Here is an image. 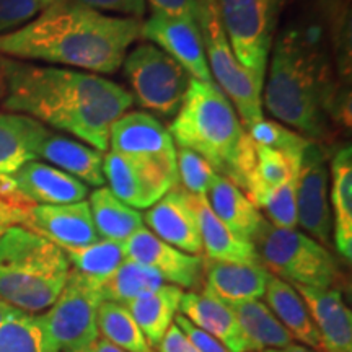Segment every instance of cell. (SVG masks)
Segmentation results:
<instances>
[{
    "label": "cell",
    "instance_id": "obj_1",
    "mask_svg": "<svg viewBox=\"0 0 352 352\" xmlns=\"http://www.w3.org/2000/svg\"><path fill=\"white\" fill-rule=\"evenodd\" d=\"M328 34V0H314L310 20L303 16L276 34L263 87V108L311 142L328 138L331 121H346V114L349 118L351 100L344 98L349 94L338 87L333 57L340 56L347 72L351 64L342 59L336 44L327 41ZM341 74L347 77L342 69Z\"/></svg>",
    "mask_w": 352,
    "mask_h": 352
},
{
    "label": "cell",
    "instance_id": "obj_2",
    "mask_svg": "<svg viewBox=\"0 0 352 352\" xmlns=\"http://www.w3.org/2000/svg\"><path fill=\"white\" fill-rule=\"evenodd\" d=\"M2 107L74 135L100 152L109 132L134 100L131 91L85 70L38 65L0 56Z\"/></svg>",
    "mask_w": 352,
    "mask_h": 352
},
{
    "label": "cell",
    "instance_id": "obj_3",
    "mask_svg": "<svg viewBox=\"0 0 352 352\" xmlns=\"http://www.w3.org/2000/svg\"><path fill=\"white\" fill-rule=\"evenodd\" d=\"M140 38V20L104 15L76 0H59L15 32L0 34V56L113 74Z\"/></svg>",
    "mask_w": 352,
    "mask_h": 352
},
{
    "label": "cell",
    "instance_id": "obj_4",
    "mask_svg": "<svg viewBox=\"0 0 352 352\" xmlns=\"http://www.w3.org/2000/svg\"><path fill=\"white\" fill-rule=\"evenodd\" d=\"M168 132L179 148L196 152L215 173L243 189L253 165L254 142L214 80L191 78Z\"/></svg>",
    "mask_w": 352,
    "mask_h": 352
},
{
    "label": "cell",
    "instance_id": "obj_5",
    "mask_svg": "<svg viewBox=\"0 0 352 352\" xmlns=\"http://www.w3.org/2000/svg\"><path fill=\"white\" fill-rule=\"evenodd\" d=\"M70 272L64 250L25 226L0 239V300L30 315L46 311Z\"/></svg>",
    "mask_w": 352,
    "mask_h": 352
},
{
    "label": "cell",
    "instance_id": "obj_6",
    "mask_svg": "<svg viewBox=\"0 0 352 352\" xmlns=\"http://www.w3.org/2000/svg\"><path fill=\"white\" fill-rule=\"evenodd\" d=\"M267 272L292 285L336 289L341 271L331 252L296 228H277L266 220L253 240Z\"/></svg>",
    "mask_w": 352,
    "mask_h": 352
},
{
    "label": "cell",
    "instance_id": "obj_7",
    "mask_svg": "<svg viewBox=\"0 0 352 352\" xmlns=\"http://www.w3.org/2000/svg\"><path fill=\"white\" fill-rule=\"evenodd\" d=\"M219 19L239 63L264 87L280 13L290 0H215Z\"/></svg>",
    "mask_w": 352,
    "mask_h": 352
},
{
    "label": "cell",
    "instance_id": "obj_8",
    "mask_svg": "<svg viewBox=\"0 0 352 352\" xmlns=\"http://www.w3.org/2000/svg\"><path fill=\"white\" fill-rule=\"evenodd\" d=\"M122 67L132 100L139 107L157 116L175 118L191 77L173 57L152 43H144L127 52Z\"/></svg>",
    "mask_w": 352,
    "mask_h": 352
},
{
    "label": "cell",
    "instance_id": "obj_9",
    "mask_svg": "<svg viewBox=\"0 0 352 352\" xmlns=\"http://www.w3.org/2000/svg\"><path fill=\"white\" fill-rule=\"evenodd\" d=\"M197 23L204 38L210 77L215 78L214 83L230 100L241 124L248 129L264 120L263 87L233 54L220 23L217 6L197 12Z\"/></svg>",
    "mask_w": 352,
    "mask_h": 352
},
{
    "label": "cell",
    "instance_id": "obj_10",
    "mask_svg": "<svg viewBox=\"0 0 352 352\" xmlns=\"http://www.w3.org/2000/svg\"><path fill=\"white\" fill-rule=\"evenodd\" d=\"M103 302L100 284L70 270L56 302L39 315L47 336L59 352H85L98 341V308Z\"/></svg>",
    "mask_w": 352,
    "mask_h": 352
},
{
    "label": "cell",
    "instance_id": "obj_11",
    "mask_svg": "<svg viewBox=\"0 0 352 352\" xmlns=\"http://www.w3.org/2000/svg\"><path fill=\"white\" fill-rule=\"evenodd\" d=\"M329 160L320 142H310L302 155L297 178V222L323 246L333 243V217L328 197Z\"/></svg>",
    "mask_w": 352,
    "mask_h": 352
},
{
    "label": "cell",
    "instance_id": "obj_12",
    "mask_svg": "<svg viewBox=\"0 0 352 352\" xmlns=\"http://www.w3.org/2000/svg\"><path fill=\"white\" fill-rule=\"evenodd\" d=\"M103 175L109 191L134 209H151L178 184V176L162 166L116 152L104 155Z\"/></svg>",
    "mask_w": 352,
    "mask_h": 352
},
{
    "label": "cell",
    "instance_id": "obj_13",
    "mask_svg": "<svg viewBox=\"0 0 352 352\" xmlns=\"http://www.w3.org/2000/svg\"><path fill=\"white\" fill-rule=\"evenodd\" d=\"M140 36L173 57L191 78L212 82L204 38L195 19L151 13V16L140 23Z\"/></svg>",
    "mask_w": 352,
    "mask_h": 352
},
{
    "label": "cell",
    "instance_id": "obj_14",
    "mask_svg": "<svg viewBox=\"0 0 352 352\" xmlns=\"http://www.w3.org/2000/svg\"><path fill=\"white\" fill-rule=\"evenodd\" d=\"M109 147L111 152L144 158L178 176L175 142L168 129L153 114L140 111L122 114L109 132Z\"/></svg>",
    "mask_w": 352,
    "mask_h": 352
},
{
    "label": "cell",
    "instance_id": "obj_15",
    "mask_svg": "<svg viewBox=\"0 0 352 352\" xmlns=\"http://www.w3.org/2000/svg\"><path fill=\"white\" fill-rule=\"evenodd\" d=\"M126 256L155 271L165 283L179 289H196L204 274V258L175 248L142 227L124 241Z\"/></svg>",
    "mask_w": 352,
    "mask_h": 352
},
{
    "label": "cell",
    "instance_id": "obj_16",
    "mask_svg": "<svg viewBox=\"0 0 352 352\" xmlns=\"http://www.w3.org/2000/svg\"><path fill=\"white\" fill-rule=\"evenodd\" d=\"M142 217L153 235L165 243L195 256L202 254L195 196L183 188L170 189Z\"/></svg>",
    "mask_w": 352,
    "mask_h": 352
},
{
    "label": "cell",
    "instance_id": "obj_17",
    "mask_svg": "<svg viewBox=\"0 0 352 352\" xmlns=\"http://www.w3.org/2000/svg\"><path fill=\"white\" fill-rule=\"evenodd\" d=\"M25 227L63 250L80 248L100 239L88 201L57 206H32Z\"/></svg>",
    "mask_w": 352,
    "mask_h": 352
},
{
    "label": "cell",
    "instance_id": "obj_18",
    "mask_svg": "<svg viewBox=\"0 0 352 352\" xmlns=\"http://www.w3.org/2000/svg\"><path fill=\"white\" fill-rule=\"evenodd\" d=\"M13 192L32 206H57L85 201L87 184L46 162L32 160L8 178Z\"/></svg>",
    "mask_w": 352,
    "mask_h": 352
},
{
    "label": "cell",
    "instance_id": "obj_19",
    "mask_svg": "<svg viewBox=\"0 0 352 352\" xmlns=\"http://www.w3.org/2000/svg\"><path fill=\"white\" fill-rule=\"evenodd\" d=\"M320 334L323 352H352V315L338 289L294 285Z\"/></svg>",
    "mask_w": 352,
    "mask_h": 352
},
{
    "label": "cell",
    "instance_id": "obj_20",
    "mask_svg": "<svg viewBox=\"0 0 352 352\" xmlns=\"http://www.w3.org/2000/svg\"><path fill=\"white\" fill-rule=\"evenodd\" d=\"M179 314L215 338L228 352H254L232 308L204 292L183 294Z\"/></svg>",
    "mask_w": 352,
    "mask_h": 352
},
{
    "label": "cell",
    "instance_id": "obj_21",
    "mask_svg": "<svg viewBox=\"0 0 352 352\" xmlns=\"http://www.w3.org/2000/svg\"><path fill=\"white\" fill-rule=\"evenodd\" d=\"M204 294L217 298L226 305H236L250 300H259L266 292L270 272L261 263L236 264L204 261Z\"/></svg>",
    "mask_w": 352,
    "mask_h": 352
},
{
    "label": "cell",
    "instance_id": "obj_22",
    "mask_svg": "<svg viewBox=\"0 0 352 352\" xmlns=\"http://www.w3.org/2000/svg\"><path fill=\"white\" fill-rule=\"evenodd\" d=\"M38 158H43L46 164L65 171L83 184L101 188L107 183L103 175V152L80 140L50 131L39 145Z\"/></svg>",
    "mask_w": 352,
    "mask_h": 352
},
{
    "label": "cell",
    "instance_id": "obj_23",
    "mask_svg": "<svg viewBox=\"0 0 352 352\" xmlns=\"http://www.w3.org/2000/svg\"><path fill=\"white\" fill-rule=\"evenodd\" d=\"M47 129L33 118L0 113V182L10 178L21 166L38 160V151Z\"/></svg>",
    "mask_w": 352,
    "mask_h": 352
},
{
    "label": "cell",
    "instance_id": "obj_24",
    "mask_svg": "<svg viewBox=\"0 0 352 352\" xmlns=\"http://www.w3.org/2000/svg\"><path fill=\"white\" fill-rule=\"evenodd\" d=\"M195 201L197 219H199L202 252L206 253L208 259L236 264L261 263L253 241L235 235L226 223L220 222L217 215L209 208L206 196H195Z\"/></svg>",
    "mask_w": 352,
    "mask_h": 352
},
{
    "label": "cell",
    "instance_id": "obj_25",
    "mask_svg": "<svg viewBox=\"0 0 352 352\" xmlns=\"http://www.w3.org/2000/svg\"><path fill=\"white\" fill-rule=\"evenodd\" d=\"M206 199L220 222L226 223L235 235L248 241L254 240L264 217L236 184L226 176L215 175Z\"/></svg>",
    "mask_w": 352,
    "mask_h": 352
},
{
    "label": "cell",
    "instance_id": "obj_26",
    "mask_svg": "<svg viewBox=\"0 0 352 352\" xmlns=\"http://www.w3.org/2000/svg\"><path fill=\"white\" fill-rule=\"evenodd\" d=\"M333 204V236L338 253L352 259V148L347 144L329 160Z\"/></svg>",
    "mask_w": 352,
    "mask_h": 352
},
{
    "label": "cell",
    "instance_id": "obj_27",
    "mask_svg": "<svg viewBox=\"0 0 352 352\" xmlns=\"http://www.w3.org/2000/svg\"><path fill=\"white\" fill-rule=\"evenodd\" d=\"M264 297H266L270 310L283 323V327L287 329L294 340L300 341L303 346L311 347L315 351L321 349L318 329L308 314L305 302L298 296L292 284L285 283L270 272Z\"/></svg>",
    "mask_w": 352,
    "mask_h": 352
},
{
    "label": "cell",
    "instance_id": "obj_28",
    "mask_svg": "<svg viewBox=\"0 0 352 352\" xmlns=\"http://www.w3.org/2000/svg\"><path fill=\"white\" fill-rule=\"evenodd\" d=\"M302 157H290L274 148L254 144V158L241 191L259 210L276 189L297 178Z\"/></svg>",
    "mask_w": 352,
    "mask_h": 352
},
{
    "label": "cell",
    "instance_id": "obj_29",
    "mask_svg": "<svg viewBox=\"0 0 352 352\" xmlns=\"http://www.w3.org/2000/svg\"><path fill=\"white\" fill-rule=\"evenodd\" d=\"M183 294V289L165 284L124 305L152 349L160 346L168 328L173 324Z\"/></svg>",
    "mask_w": 352,
    "mask_h": 352
},
{
    "label": "cell",
    "instance_id": "obj_30",
    "mask_svg": "<svg viewBox=\"0 0 352 352\" xmlns=\"http://www.w3.org/2000/svg\"><path fill=\"white\" fill-rule=\"evenodd\" d=\"M88 204L100 239L124 243L144 227L142 214L118 199L107 186L96 188Z\"/></svg>",
    "mask_w": 352,
    "mask_h": 352
},
{
    "label": "cell",
    "instance_id": "obj_31",
    "mask_svg": "<svg viewBox=\"0 0 352 352\" xmlns=\"http://www.w3.org/2000/svg\"><path fill=\"white\" fill-rule=\"evenodd\" d=\"M230 308L254 352L280 349L294 342V338L276 318L266 303L250 300L230 305Z\"/></svg>",
    "mask_w": 352,
    "mask_h": 352
},
{
    "label": "cell",
    "instance_id": "obj_32",
    "mask_svg": "<svg viewBox=\"0 0 352 352\" xmlns=\"http://www.w3.org/2000/svg\"><path fill=\"white\" fill-rule=\"evenodd\" d=\"M165 285V280L147 266L126 259L108 279L100 284L103 302H114L126 305L142 294L152 292Z\"/></svg>",
    "mask_w": 352,
    "mask_h": 352
},
{
    "label": "cell",
    "instance_id": "obj_33",
    "mask_svg": "<svg viewBox=\"0 0 352 352\" xmlns=\"http://www.w3.org/2000/svg\"><path fill=\"white\" fill-rule=\"evenodd\" d=\"M69 263L80 274L101 284L126 261V246L121 241L98 239L80 248L64 250Z\"/></svg>",
    "mask_w": 352,
    "mask_h": 352
},
{
    "label": "cell",
    "instance_id": "obj_34",
    "mask_svg": "<svg viewBox=\"0 0 352 352\" xmlns=\"http://www.w3.org/2000/svg\"><path fill=\"white\" fill-rule=\"evenodd\" d=\"M98 333L124 352H153L140 328L124 305L114 302H101L96 316Z\"/></svg>",
    "mask_w": 352,
    "mask_h": 352
},
{
    "label": "cell",
    "instance_id": "obj_35",
    "mask_svg": "<svg viewBox=\"0 0 352 352\" xmlns=\"http://www.w3.org/2000/svg\"><path fill=\"white\" fill-rule=\"evenodd\" d=\"M0 352H59L44 329L39 315L16 310L0 327Z\"/></svg>",
    "mask_w": 352,
    "mask_h": 352
},
{
    "label": "cell",
    "instance_id": "obj_36",
    "mask_svg": "<svg viewBox=\"0 0 352 352\" xmlns=\"http://www.w3.org/2000/svg\"><path fill=\"white\" fill-rule=\"evenodd\" d=\"M254 144L274 148L290 157H302L307 145L311 142L283 122L274 120H261L246 129Z\"/></svg>",
    "mask_w": 352,
    "mask_h": 352
},
{
    "label": "cell",
    "instance_id": "obj_37",
    "mask_svg": "<svg viewBox=\"0 0 352 352\" xmlns=\"http://www.w3.org/2000/svg\"><path fill=\"white\" fill-rule=\"evenodd\" d=\"M176 170L178 183L192 196H206L215 178V170L196 152L188 148L176 151Z\"/></svg>",
    "mask_w": 352,
    "mask_h": 352
},
{
    "label": "cell",
    "instance_id": "obj_38",
    "mask_svg": "<svg viewBox=\"0 0 352 352\" xmlns=\"http://www.w3.org/2000/svg\"><path fill=\"white\" fill-rule=\"evenodd\" d=\"M298 178V176H297ZM297 178L290 179L284 186L276 189L263 202L259 210L270 219V223L277 228H296L297 222Z\"/></svg>",
    "mask_w": 352,
    "mask_h": 352
},
{
    "label": "cell",
    "instance_id": "obj_39",
    "mask_svg": "<svg viewBox=\"0 0 352 352\" xmlns=\"http://www.w3.org/2000/svg\"><path fill=\"white\" fill-rule=\"evenodd\" d=\"M32 204L13 192L7 179L0 182V239L8 228L25 226Z\"/></svg>",
    "mask_w": 352,
    "mask_h": 352
},
{
    "label": "cell",
    "instance_id": "obj_40",
    "mask_svg": "<svg viewBox=\"0 0 352 352\" xmlns=\"http://www.w3.org/2000/svg\"><path fill=\"white\" fill-rule=\"evenodd\" d=\"M41 10V0H0V34L21 28Z\"/></svg>",
    "mask_w": 352,
    "mask_h": 352
},
{
    "label": "cell",
    "instance_id": "obj_41",
    "mask_svg": "<svg viewBox=\"0 0 352 352\" xmlns=\"http://www.w3.org/2000/svg\"><path fill=\"white\" fill-rule=\"evenodd\" d=\"M80 6H85L100 13H114V16L140 20L147 10V0H76Z\"/></svg>",
    "mask_w": 352,
    "mask_h": 352
},
{
    "label": "cell",
    "instance_id": "obj_42",
    "mask_svg": "<svg viewBox=\"0 0 352 352\" xmlns=\"http://www.w3.org/2000/svg\"><path fill=\"white\" fill-rule=\"evenodd\" d=\"M175 324L182 329L184 338H186L189 344L195 347L197 352H228L226 347L215 340V338L195 327V324H192L188 318H184L182 314L175 316Z\"/></svg>",
    "mask_w": 352,
    "mask_h": 352
},
{
    "label": "cell",
    "instance_id": "obj_43",
    "mask_svg": "<svg viewBox=\"0 0 352 352\" xmlns=\"http://www.w3.org/2000/svg\"><path fill=\"white\" fill-rule=\"evenodd\" d=\"M152 13H165L171 16H189L197 21L196 0H148Z\"/></svg>",
    "mask_w": 352,
    "mask_h": 352
},
{
    "label": "cell",
    "instance_id": "obj_44",
    "mask_svg": "<svg viewBox=\"0 0 352 352\" xmlns=\"http://www.w3.org/2000/svg\"><path fill=\"white\" fill-rule=\"evenodd\" d=\"M158 352H197V351L189 344V341L184 338L182 329L173 323L168 328V331H166L164 340H162L160 346H158Z\"/></svg>",
    "mask_w": 352,
    "mask_h": 352
},
{
    "label": "cell",
    "instance_id": "obj_45",
    "mask_svg": "<svg viewBox=\"0 0 352 352\" xmlns=\"http://www.w3.org/2000/svg\"><path fill=\"white\" fill-rule=\"evenodd\" d=\"M88 352H124V351H121L120 347L113 346L111 342H108L107 340H98L94 346L90 347V349H88Z\"/></svg>",
    "mask_w": 352,
    "mask_h": 352
},
{
    "label": "cell",
    "instance_id": "obj_46",
    "mask_svg": "<svg viewBox=\"0 0 352 352\" xmlns=\"http://www.w3.org/2000/svg\"><path fill=\"white\" fill-rule=\"evenodd\" d=\"M263 352H316V351L311 349V347H307L303 344H296V342H292V344L280 347V349H266Z\"/></svg>",
    "mask_w": 352,
    "mask_h": 352
},
{
    "label": "cell",
    "instance_id": "obj_47",
    "mask_svg": "<svg viewBox=\"0 0 352 352\" xmlns=\"http://www.w3.org/2000/svg\"><path fill=\"white\" fill-rule=\"evenodd\" d=\"M15 311H16V308H13V307L8 305V303L0 300V327H2L3 321H6L7 318H10V316L15 314Z\"/></svg>",
    "mask_w": 352,
    "mask_h": 352
},
{
    "label": "cell",
    "instance_id": "obj_48",
    "mask_svg": "<svg viewBox=\"0 0 352 352\" xmlns=\"http://www.w3.org/2000/svg\"><path fill=\"white\" fill-rule=\"evenodd\" d=\"M196 3H197V12H199L201 8H208V7L217 6V2H215V0H196Z\"/></svg>",
    "mask_w": 352,
    "mask_h": 352
},
{
    "label": "cell",
    "instance_id": "obj_49",
    "mask_svg": "<svg viewBox=\"0 0 352 352\" xmlns=\"http://www.w3.org/2000/svg\"><path fill=\"white\" fill-rule=\"evenodd\" d=\"M56 2H59V0H41V6H43V10L46 7H50V6H52V3H56Z\"/></svg>",
    "mask_w": 352,
    "mask_h": 352
},
{
    "label": "cell",
    "instance_id": "obj_50",
    "mask_svg": "<svg viewBox=\"0 0 352 352\" xmlns=\"http://www.w3.org/2000/svg\"><path fill=\"white\" fill-rule=\"evenodd\" d=\"M2 96H3V85H2V78H0V101H2Z\"/></svg>",
    "mask_w": 352,
    "mask_h": 352
},
{
    "label": "cell",
    "instance_id": "obj_51",
    "mask_svg": "<svg viewBox=\"0 0 352 352\" xmlns=\"http://www.w3.org/2000/svg\"><path fill=\"white\" fill-rule=\"evenodd\" d=\"M85 352H88V351H85Z\"/></svg>",
    "mask_w": 352,
    "mask_h": 352
}]
</instances>
